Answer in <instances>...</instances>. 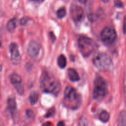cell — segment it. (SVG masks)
Listing matches in <instances>:
<instances>
[{
  "instance_id": "20",
  "label": "cell",
  "mask_w": 126,
  "mask_h": 126,
  "mask_svg": "<svg viewBox=\"0 0 126 126\" xmlns=\"http://www.w3.org/2000/svg\"><path fill=\"white\" fill-rule=\"evenodd\" d=\"M54 113H55V109H54V107H53V108H50V109L48 111L47 113L45 114V118H49V117L53 116L54 114Z\"/></svg>"
},
{
  "instance_id": "9",
  "label": "cell",
  "mask_w": 126,
  "mask_h": 126,
  "mask_svg": "<svg viewBox=\"0 0 126 126\" xmlns=\"http://www.w3.org/2000/svg\"><path fill=\"white\" fill-rule=\"evenodd\" d=\"M7 108L9 111L11 115L12 116V120L14 123H16L18 120L19 118V113L17 111V103H16V98L14 95L10 96L7 99Z\"/></svg>"
},
{
  "instance_id": "26",
  "label": "cell",
  "mask_w": 126,
  "mask_h": 126,
  "mask_svg": "<svg viewBox=\"0 0 126 126\" xmlns=\"http://www.w3.org/2000/svg\"><path fill=\"white\" fill-rule=\"evenodd\" d=\"M123 33L124 34H126V16L124 17V20Z\"/></svg>"
},
{
  "instance_id": "1",
  "label": "cell",
  "mask_w": 126,
  "mask_h": 126,
  "mask_svg": "<svg viewBox=\"0 0 126 126\" xmlns=\"http://www.w3.org/2000/svg\"><path fill=\"white\" fill-rule=\"evenodd\" d=\"M40 86L42 91L57 96L60 93L61 86L59 80L48 71H43L40 77Z\"/></svg>"
},
{
  "instance_id": "4",
  "label": "cell",
  "mask_w": 126,
  "mask_h": 126,
  "mask_svg": "<svg viewBox=\"0 0 126 126\" xmlns=\"http://www.w3.org/2000/svg\"><path fill=\"white\" fill-rule=\"evenodd\" d=\"M108 92L107 83L106 80L100 75H97L95 79L93 90V97L94 99L101 100L103 99Z\"/></svg>"
},
{
  "instance_id": "25",
  "label": "cell",
  "mask_w": 126,
  "mask_h": 126,
  "mask_svg": "<svg viewBox=\"0 0 126 126\" xmlns=\"http://www.w3.org/2000/svg\"><path fill=\"white\" fill-rule=\"evenodd\" d=\"M49 38H51V39L52 42H54V41H55L56 36H55V35H54V33H53V32H49Z\"/></svg>"
},
{
  "instance_id": "28",
  "label": "cell",
  "mask_w": 126,
  "mask_h": 126,
  "mask_svg": "<svg viewBox=\"0 0 126 126\" xmlns=\"http://www.w3.org/2000/svg\"><path fill=\"white\" fill-rule=\"evenodd\" d=\"M58 126H64V123L63 121H60L58 124Z\"/></svg>"
},
{
  "instance_id": "17",
  "label": "cell",
  "mask_w": 126,
  "mask_h": 126,
  "mask_svg": "<svg viewBox=\"0 0 126 126\" xmlns=\"http://www.w3.org/2000/svg\"><path fill=\"white\" fill-rule=\"evenodd\" d=\"M99 119L103 123H107L109 119V114L106 111H103L99 116Z\"/></svg>"
},
{
  "instance_id": "12",
  "label": "cell",
  "mask_w": 126,
  "mask_h": 126,
  "mask_svg": "<svg viewBox=\"0 0 126 126\" xmlns=\"http://www.w3.org/2000/svg\"><path fill=\"white\" fill-rule=\"evenodd\" d=\"M67 75L69 79L72 82H77L80 79V77L76 70L74 68H69L67 70Z\"/></svg>"
},
{
  "instance_id": "24",
  "label": "cell",
  "mask_w": 126,
  "mask_h": 126,
  "mask_svg": "<svg viewBox=\"0 0 126 126\" xmlns=\"http://www.w3.org/2000/svg\"><path fill=\"white\" fill-rule=\"evenodd\" d=\"M28 17H22L21 20V22H21V25H25L27 23V22H28Z\"/></svg>"
},
{
  "instance_id": "21",
  "label": "cell",
  "mask_w": 126,
  "mask_h": 126,
  "mask_svg": "<svg viewBox=\"0 0 126 126\" xmlns=\"http://www.w3.org/2000/svg\"><path fill=\"white\" fill-rule=\"evenodd\" d=\"M114 4L115 6L118 7V8H122L124 6L123 3H122V2L121 0H116L114 2Z\"/></svg>"
},
{
  "instance_id": "19",
  "label": "cell",
  "mask_w": 126,
  "mask_h": 126,
  "mask_svg": "<svg viewBox=\"0 0 126 126\" xmlns=\"http://www.w3.org/2000/svg\"><path fill=\"white\" fill-rule=\"evenodd\" d=\"M124 100L126 105V68L124 71Z\"/></svg>"
},
{
  "instance_id": "23",
  "label": "cell",
  "mask_w": 126,
  "mask_h": 126,
  "mask_svg": "<svg viewBox=\"0 0 126 126\" xmlns=\"http://www.w3.org/2000/svg\"><path fill=\"white\" fill-rule=\"evenodd\" d=\"M88 124V121L87 120H86V119H85V118H82V119H80V123H79V125L80 126H87Z\"/></svg>"
},
{
  "instance_id": "30",
  "label": "cell",
  "mask_w": 126,
  "mask_h": 126,
  "mask_svg": "<svg viewBox=\"0 0 126 126\" xmlns=\"http://www.w3.org/2000/svg\"><path fill=\"white\" fill-rule=\"evenodd\" d=\"M44 126L45 125H51V124H50V123H46V124H44Z\"/></svg>"
},
{
  "instance_id": "18",
  "label": "cell",
  "mask_w": 126,
  "mask_h": 126,
  "mask_svg": "<svg viewBox=\"0 0 126 126\" xmlns=\"http://www.w3.org/2000/svg\"><path fill=\"white\" fill-rule=\"evenodd\" d=\"M66 15V11L64 7H61L57 12V16L59 18H63Z\"/></svg>"
},
{
  "instance_id": "8",
  "label": "cell",
  "mask_w": 126,
  "mask_h": 126,
  "mask_svg": "<svg viewBox=\"0 0 126 126\" xmlns=\"http://www.w3.org/2000/svg\"><path fill=\"white\" fill-rule=\"evenodd\" d=\"M41 46L40 44L36 41H31L29 43L27 48V53L30 57L32 59H37L40 53Z\"/></svg>"
},
{
  "instance_id": "6",
  "label": "cell",
  "mask_w": 126,
  "mask_h": 126,
  "mask_svg": "<svg viewBox=\"0 0 126 126\" xmlns=\"http://www.w3.org/2000/svg\"><path fill=\"white\" fill-rule=\"evenodd\" d=\"M101 39L104 43L107 45L112 44L117 39L116 30L111 27H105L100 34Z\"/></svg>"
},
{
  "instance_id": "13",
  "label": "cell",
  "mask_w": 126,
  "mask_h": 126,
  "mask_svg": "<svg viewBox=\"0 0 126 126\" xmlns=\"http://www.w3.org/2000/svg\"><path fill=\"white\" fill-rule=\"evenodd\" d=\"M117 125L119 126H126V112L124 110L119 113L117 118Z\"/></svg>"
},
{
  "instance_id": "14",
  "label": "cell",
  "mask_w": 126,
  "mask_h": 126,
  "mask_svg": "<svg viewBox=\"0 0 126 126\" xmlns=\"http://www.w3.org/2000/svg\"><path fill=\"white\" fill-rule=\"evenodd\" d=\"M39 98V94L37 91H33L29 95V102L32 105L37 104Z\"/></svg>"
},
{
  "instance_id": "29",
  "label": "cell",
  "mask_w": 126,
  "mask_h": 126,
  "mask_svg": "<svg viewBox=\"0 0 126 126\" xmlns=\"http://www.w3.org/2000/svg\"><path fill=\"white\" fill-rule=\"evenodd\" d=\"M101 1H102L103 2H105V3H106V2H108L109 0H101Z\"/></svg>"
},
{
  "instance_id": "5",
  "label": "cell",
  "mask_w": 126,
  "mask_h": 126,
  "mask_svg": "<svg viewBox=\"0 0 126 126\" xmlns=\"http://www.w3.org/2000/svg\"><path fill=\"white\" fill-rule=\"evenodd\" d=\"M78 46L80 52L85 57L90 56L97 48L96 43L91 38L85 36H80L79 37Z\"/></svg>"
},
{
  "instance_id": "16",
  "label": "cell",
  "mask_w": 126,
  "mask_h": 126,
  "mask_svg": "<svg viewBox=\"0 0 126 126\" xmlns=\"http://www.w3.org/2000/svg\"><path fill=\"white\" fill-rule=\"evenodd\" d=\"M16 28V22L15 18H12L10 20H9L8 23L7 24V30L9 32L12 33L15 30Z\"/></svg>"
},
{
  "instance_id": "27",
  "label": "cell",
  "mask_w": 126,
  "mask_h": 126,
  "mask_svg": "<svg viewBox=\"0 0 126 126\" xmlns=\"http://www.w3.org/2000/svg\"><path fill=\"white\" fill-rule=\"evenodd\" d=\"M78 1H79V2H80V3H82V4H85L86 2H87L88 0H78Z\"/></svg>"
},
{
  "instance_id": "33",
  "label": "cell",
  "mask_w": 126,
  "mask_h": 126,
  "mask_svg": "<svg viewBox=\"0 0 126 126\" xmlns=\"http://www.w3.org/2000/svg\"><path fill=\"white\" fill-rule=\"evenodd\" d=\"M0 98H1V94H0Z\"/></svg>"
},
{
  "instance_id": "3",
  "label": "cell",
  "mask_w": 126,
  "mask_h": 126,
  "mask_svg": "<svg viewBox=\"0 0 126 126\" xmlns=\"http://www.w3.org/2000/svg\"><path fill=\"white\" fill-rule=\"evenodd\" d=\"M92 62L94 66L101 71H109L113 66L112 59L106 53L100 52L95 55Z\"/></svg>"
},
{
  "instance_id": "2",
  "label": "cell",
  "mask_w": 126,
  "mask_h": 126,
  "mask_svg": "<svg viewBox=\"0 0 126 126\" xmlns=\"http://www.w3.org/2000/svg\"><path fill=\"white\" fill-rule=\"evenodd\" d=\"M63 102L64 105L67 108L76 110L81 105L82 98L75 89L70 86H67L64 91V97Z\"/></svg>"
},
{
  "instance_id": "22",
  "label": "cell",
  "mask_w": 126,
  "mask_h": 126,
  "mask_svg": "<svg viewBox=\"0 0 126 126\" xmlns=\"http://www.w3.org/2000/svg\"><path fill=\"white\" fill-rule=\"evenodd\" d=\"M26 114H27V116L29 118H34V113L31 110H27L26 111Z\"/></svg>"
},
{
  "instance_id": "15",
  "label": "cell",
  "mask_w": 126,
  "mask_h": 126,
  "mask_svg": "<svg viewBox=\"0 0 126 126\" xmlns=\"http://www.w3.org/2000/svg\"><path fill=\"white\" fill-rule=\"evenodd\" d=\"M58 65L61 68H64L66 66V58L64 55H61L59 56L58 59Z\"/></svg>"
},
{
  "instance_id": "10",
  "label": "cell",
  "mask_w": 126,
  "mask_h": 126,
  "mask_svg": "<svg viewBox=\"0 0 126 126\" xmlns=\"http://www.w3.org/2000/svg\"><path fill=\"white\" fill-rule=\"evenodd\" d=\"M70 14L72 19L75 23H79L84 19V10L82 7L77 5H73L71 6L70 9Z\"/></svg>"
},
{
  "instance_id": "11",
  "label": "cell",
  "mask_w": 126,
  "mask_h": 126,
  "mask_svg": "<svg viewBox=\"0 0 126 126\" xmlns=\"http://www.w3.org/2000/svg\"><path fill=\"white\" fill-rule=\"evenodd\" d=\"M9 50L11 53V62L14 65H17L21 60V55L19 50L18 46L16 43H11L9 46Z\"/></svg>"
},
{
  "instance_id": "7",
  "label": "cell",
  "mask_w": 126,
  "mask_h": 126,
  "mask_svg": "<svg viewBox=\"0 0 126 126\" xmlns=\"http://www.w3.org/2000/svg\"><path fill=\"white\" fill-rule=\"evenodd\" d=\"M9 79L17 93L21 95H22L24 94V87L21 76L17 74L13 73L10 75Z\"/></svg>"
},
{
  "instance_id": "31",
  "label": "cell",
  "mask_w": 126,
  "mask_h": 126,
  "mask_svg": "<svg viewBox=\"0 0 126 126\" xmlns=\"http://www.w3.org/2000/svg\"><path fill=\"white\" fill-rule=\"evenodd\" d=\"M32 1H39L40 0H32Z\"/></svg>"
},
{
  "instance_id": "32",
  "label": "cell",
  "mask_w": 126,
  "mask_h": 126,
  "mask_svg": "<svg viewBox=\"0 0 126 126\" xmlns=\"http://www.w3.org/2000/svg\"><path fill=\"white\" fill-rule=\"evenodd\" d=\"M1 45H2V44H1V41H0V47H1Z\"/></svg>"
}]
</instances>
